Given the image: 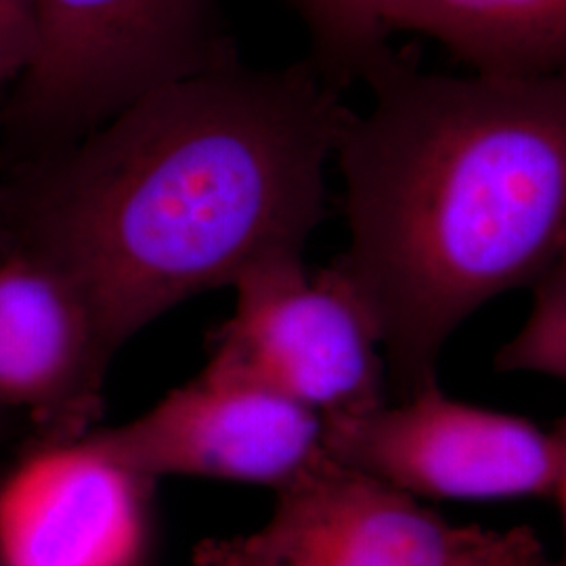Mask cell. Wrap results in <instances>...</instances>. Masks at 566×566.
<instances>
[{"label": "cell", "mask_w": 566, "mask_h": 566, "mask_svg": "<svg viewBox=\"0 0 566 566\" xmlns=\"http://www.w3.org/2000/svg\"><path fill=\"white\" fill-rule=\"evenodd\" d=\"M34 42L32 0H0V99L28 70Z\"/></svg>", "instance_id": "obj_13"}, {"label": "cell", "mask_w": 566, "mask_h": 566, "mask_svg": "<svg viewBox=\"0 0 566 566\" xmlns=\"http://www.w3.org/2000/svg\"><path fill=\"white\" fill-rule=\"evenodd\" d=\"M483 566H556L537 539L535 531L526 526L506 528L497 547L491 552Z\"/></svg>", "instance_id": "obj_14"}, {"label": "cell", "mask_w": 566, "mask_h": 566, "mask_svg": "<svg viewBox=\"0 0 566 566\" xmlns=\"http://www.w3.org/2000/svg\"><path fill=\"white\" fill-rule=\"evenodd\" d=\"M231 287L235 308L208 361L303 405L324 424L388 401L380 336L336 264L308 271L303 256H280L250 266Z\"/></svg>", "instance_id": "obj_4"}, {"label": "cell", "mask_w": 566, "mask_h": 566, "mask_svg": "<svg viewBox=\"0 0 566 566\" xmlns=\"http://www.w3.org/2000/svg\"><path fill=\"white\" fill-rule=\"evenodd\" d=\"M560 430V441H563V453H560V465H558V479H556V489L552 500L558 504L560 510V523H563V552L556 558V566H566V416L563 420L556 422Z\"/></svg>", "instance_id": "obj_15"}, {"label": "cell", "mask_w": 566, "mask_h": 566, "mask_svg": "<svg viewBox=\"0 0 566 566\" xmlns=\"http://www.w3.org/2000/svg\"><path fill=\"white\" fill-rule=\"evenodd\" d=\"M151 486L86 434L36 441L0 483V566H139Z\"/></svg>", "instance_id": "obj_8"}, {"label": "cell", "mask_w": 566, "mask_h": 566, "mask_svg": "<svg viewBox=\"0 0 566 566\" xmlns=\"http://www.w3.org/2000/svg\"><path fill=\"white\" fill-rule=\"evenodd\" d=\"M324 449L420 502H502L554 495L558 426L460 401L439 382L324 424Z\"/></svg>", "instance_id": "obj_5"}, {"label": "cell", "mask_w": 566, "mask_h": 566, "mask_svg": "<svg viewBox=\"0 0 566 566\" xmlns=\"http://www.w3.org/2000/svg\"><path fill=\"white\" fill-rule=\"evenodd\" d=\"M336 149L348 245L334 264L376 325L399 399L447 343L533 287L566 245V72H422L392 51Z\"/></svg>", "instance_id": "obj_2"}, {"label": "cell", "mask_w": 566, "mask_h": 566, "mask_svg": "<svg viewBox=\"0 0 566 566\" xmlns=\"http://www.w3.org/2000/svg\"><path fill=\"white\" fill-rule=\"evenodd\" d=\"M86 437L112 462L151 483L198 476L275 491L324 449V422L280 392L208 361L139 418Z\"/></svg>", "instance_id": "obj_7"}, {"label": "cell", "mask_w": 566, "mask_h": 566, "mask_svg": "<svg viewBox=\"0 0 566 566\" xmlns=\"http://www.w3.org/2000/svg\"><path fill=\"white\" fill-rule=\"evenodd\" d=\"M116 350L81 290L60 269L7 250L0 256V411L36 426V441L95 430Z\"/></svg>", "instance_id": "obj_9"}, {"label": "cell", "mask_w": 566, "mask_h": 566, "mask_svg": "<svg viewBox=\"0 0 566 566\" xmlns=\"http://www.w3.org/2000/svg\"><path fill=\"white\" fill-rule=\"evenodd\" d=\"M32 13L34 55L7 107L28 163L158 86L235 60L217 0H32Z\"/></svg>", "instance_id": "obj_3"}, {"label": "cell", "mask_w": 566, "mask_h": 566, "mask_svg": "<svg viewBox=\"0 0 566 566\" xmlns=\"http://www.w3.org/2000/svg\"><path fill=\"white\" fill-rule=\"evenodd\" d=\"M531 290L528 315L497 350L495 369L566 385V245Z\"/></svg>", "instance_id": "obj_12"}, {"label": "cell", "mask_w": 566, "mask_h": 566, "mask_svg": "<svg viewBox=\"0 0 566 566\" xmlns=\"http://www.w3.org/2000/svg\"><path fill=\"white\" fill-rule=\"evenodd\" d=\"M355 112L306 60H238L168 82L0 193L7 250L53 264L118 353L143 327L250 266L303 256L327 164Z\"/></svg>", "instance_id": "obj_1"}, {"label": "cell", "mask_w": 566, "mask_h": 566, "mask_svg": "<svg viewBox=\"0 0 566 566\" xmlns=\"http://www.w3.org/2000/svg\"><path fill=\"white\" fill-rule=\"evenodd\" d=\"M397 32L439 42L470 72H566V0H407Z\"/></svg>", "instance_id": "obj_10"}, {"label": "cell", "mask_w": 566, "mask_h": 566, "mask_svg": "<svg viewBox=\"0 0 566 566\" xmlns=\"http://www.w3.org/2000/svg\"><path fill=\"white\" fill-rule=\"evenodd\" d=\"M311 39V63L344 91L392 53L390 36L407 0H290Z\"/></svg>", "instance_id": "obj_11"}, {"label": "cell", "mask_w": 566, "mask_h": 566, "mask_svg": "<svg viewBox=\"0 0 566 566\" xmlns=\"http://www.w3.org/2000/svg\"><path fill=\"white\" fill-rule=\"evenodd\" d=\"M252 533L208 539L200 566H483L504 531L447 521L322 449L275 489Z\"/></svg>", "instance_id": "obj_6"}]
</instances>
